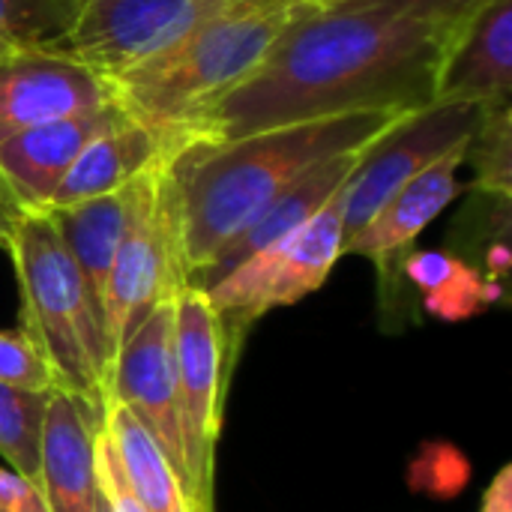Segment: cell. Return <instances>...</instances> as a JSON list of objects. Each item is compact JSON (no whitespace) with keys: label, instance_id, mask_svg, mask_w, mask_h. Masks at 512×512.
Wrapping results in <instances>:
<instances>
[{"label":"cell","instance_id":"9a60e30c","mask_svg":"<svg viewBox=\"0 0 512 512\" xmlns=\"http://www.w3.org/2000/svg\"><path fill=\"white\" fill-rule=\"evenodd\" d=\"M512 0H483L462 24L438 75L435 102H510Z\"/></svg>","mask_w":512,"mask_h":512},{"label":"cell","instance_id":"cb8c5ba5","mask_svg":"<svg viewBox=\"0 0 512 512\" xmlns=\"http://www.w3.org/2000/svg\"><path fill=\"white\" fill-rule=\"evenodd\" d=\"M0 384L36 393L57 390L51 369L21 330H0Z\"/></svg>","mask_w":512,"mask_h":512},{"label":"cell","instance_id":"7402d4cb","mask_svg":"<svg viewBox=\"0 0 512 512\" xmlns=\"http://www.w3.org/2000/svg\"><path fill=\"white\" fill-rule=\"evenodd\" d=\"M81 0H0V51L57 48Z\"/></svg>","mask_w":512,"mask_h":512},{"label":"cell","instance_id":"d6986e66","mask_svg":"<svg viewBox=\"0 0 512 512\" xmlns=\"http://www.w3.org/2000/svg\"><path fill=\"white\" fill-rule=\"evenodd\" d=\"M102 429L108 432L114 453L120 459V471L126 477V486L132 498L141 504L144 512H195L189 504L186 486L162 447L153 441V435L135 420L132 411H126L117 402L105 405Z\"/></svg>","mask_w":512,"mask_h":512},{"label":"cell","instance_id":"4fadbf2b","mask_svg":"<svg viewBox=\"0 0 512 512\" xmlns=\"http://www.w3.org/2000/svg\"><path fill=\"white\" fill-rule=\"evenodd\" d=\"M120 117L123 108L108 102L96 111L39 123L0 141V192L18 210H45L78 153Z\"/></svg>","mask_w":512,"mask_h":512},{"label":"cell","instance_id":"52a82bcc","mask_svg":"<svg viewBox=\"0 0 512 512\" xmlns=\"http://www.w3.org/2000/svg\"><path fill=\"white\" fill-rule=\"evenodd\" d=\"M174 360L189 501L195 512H213L216 447L231 375L225 369L219 318L198 288H183L174 300Z\"/></svg>","mask_w":512,"mask_h":512},{"label":"cell","instance_id":"83f0119b","mask_svg":"<svg viewBox=\"0 0 512 512\" xmlns=\"http://www.w3.org/2000/svg\"><path fill=\"white\" fill-rule=\"evenodd\" d=\"M318 3H324V0H318ZM444 3H450V6H456V9H477L483 0H444Z\"/></svg>","mask_w":512,"mask_h":512},{"label":"cell","instance_id":"277c9868","mask_svg":"<svg viewBox=\"0 0 512 512\" xmlns=\"http://www.w3.org/2000/svg\"><path fill=\"white\" fill-rule=\"evenodd\" d=\"M3 249L18 279V330L51 369L57 390L75 393L105 414L111 366L99 309L48 210H21Z\"/></svg>","mask_w":512,"mask_h":512},{"label":"cell","instance_id":"3957f363","mask_svg":"<svg viewBox=\"0 0 512 512\" xmlns=\"http://www.w3.org/2000/svg\"><path fill=\"white\" fill-rule=\"evenodd\" d=\"M315 0H234L204 18L153 60L108 81L114 102L165 132L183 150L186 135L222 96L243 84L279 33Z\"/></svg>","mask_w":512,"mask_h":512},{"label":"cell","instance_id":"603a6c76","mask_svg":"<svg viewBox=\"0 0 512 512\" xmlns=\"http://www.w3.org/2000/svg\"><path fill=\"white\" fill-rule=\"evenodd\" d=\"M510 144V102L489 105L477 135L468 144L465 162H474V168H477V189H483L501 201H510L512 189Z\"/></svg>","mask_w":512,"mask_h":512},{"label":"cell","instance_id":"ba28073f","mask_svg":"<svg viewBox=\"0 0 512 512\" xmlns=\"http://www.w3.org/2000/svg\"><path fill=\"white\" fill-rule=\"evenodd\" d=\"M489 105L480 102H432L399 117L363 153L342 186L345 240L357 234L408 180L441 156L468 147Z\"/></svg>","mask_w":512,"mask_h":512},{"label":"cell","instance_id":"7a4b0ae2","mask_svg":"<svg viewBox=\"0 0 512 512\" xmlns=\"http://www.w3.org/2000/svg\"><path fill=\"white\" fill-rule=\"evenodd\" d=\"M402 111H357L192 144L171 159L189 285L270 201L306 171L369 147Z\"/></svg>","mask_w":512,"mask_h":512},{"label":"cell","instance_id":"8992f818","mask_svg":"<svg viewBox=\"0 0 512 512\" xmlns=\"http://www.w3.org/2000/svg\"><path fill=\"white\" fill-rule=\"evenodd\" d=\"M342 189L294 234L252 255L225 279L207 288L225 342V369L231 375L240 345L255 321L267 312L294 306L318 291L342 258Z\"/></svg>","mask_w":512,"mask_h":512},{"label":"cell","instance_id":"5b68a950","mask_svg":"<svg viewBox=\"0 0 512 512\" xmlns=\"http://www.w3.org/2000/svg\"><path fill=\"white\" fill-rule=\"evenodd\" d=\"M129 189V225L111 264L102 300V342L108 366L114 363L120 342L156 306L177 300V294L189 288L171 159L135 177Z\"/></svg>","mask_w":512,"mask_h":512},{"label":"cell","instance_id":"6da1fadb","mask_svg":"<svg viewBox=\"0 0 512 512\" xmlns=\"http://www.w3.org/2000/svg\"><path fill=\"white\" fill-rule=\"evenodd\" d=\"M471 12L444 0H315L186 141L216 144L357 111H420L438 99L441 66Z\"/></svg>","mask_w":512,"mask_h":512},{"label":"cell","instance_id":"d4e9b609","mask_svg":"<svg viewBox=\"0 0 512 512\" xmlns=\"http://www.w3.org/2000/svg\"><path fill=\"white\" fill-rule=\"evenodd\" d=\"M0 512H48V507L33 480L0 468Z\"/></svg>","mask_w":512,"mask_h":512},{"label":"cell","instance_id":"2e32d148","mask_svg":"<svg viewBox=\"0 0 512 512\" xmlns=\"http://www.w3.org/2000/svg\"><path fill=\"white\" fill-rule=\"evenodd\" d=\"M366 150V147H363ZM345 153V156H336L312 171H306L297 183H291L276 201H270L234 240H228L216 258L192 279L189 288H198V291H207L213 288L219 279H225L234 267H240L243 261H249L252 255L276 246L279 240H285L288 234H294L297 228H303L345 183L348 177L354 174L357 162H360V153Z\"/></svg>","mask_w":512,"mask_h":512},{"label":"cell","instance_id":"f1b7e54d","mask_svg":"<svg viewBox=\"0 0 512 512\" xmlns=\"http://www.w3.org/2000/svg\"><path fill=\"white\" fill-rule=\"evenodd\" d=\"M96 489H99V486H96ZM93 512H111V510H108V504H105V498H102V495L96 498V507H93Z\"/></svg>","mask_w":512,"mask_h":512},{"label":"cell","instance_id":"4316f807","mask_svg":"<svg viewBox=\"0 0 512 512\" xmlns=\"http://www.w3.org/2000/svg\"><path fill=\"white\" fill-rule=\"evenodd\" d=\"M18 213H21V210L0 192V249H3V243H6V237H9V231H12Z\"/></svg>","mask_w":512,"mask_h":512},{"label":"cell","instance_id":"9c48e42d","mask_svg":"<svg viewBox=\"0 0 512 512\" xmlns=\"http://www.w3.org/2000/svg\"><path fill=\"white\" fill-rule=\"evenodd\" d=\"M228 3L234 0H81L69 33L54 51L114 81L168 51Z\"/></svg>","mask_w":512,"mask_h":512},{"label":"cell","instance_id":"ffe728a7","mask_svg":"<svg viewBox=\"0 0 512 512\" xmlns=\"http://www.w3.org/2000/svg\"><path fill=\"white\" fill-rule=\"evenodd\" d=\"M402 276L423 291L426 309L441 321H465L501 294L495 282L447 252H411L402 264Z\"/></svg>","mask_w":512,"mask_h":512},{"label":"cell","instance_id":"30bf717a","mask_svg":"<svg viewBox=\"0 0 512 512\" xmlns=\"http://www.w3.org/2000/svg\"><path fill=\"white\" fill-rule=\"evenodd\" d=\"M108 402L123 405L153 435L186 495V456L177 405V360H174V300L156 306L117 348L108 378ZM192 504V501H189Z\"/></svg>","mask_w":512,"mask_h":512},{"label":"cell","instance_id":"ac0fdd59","mask_svg":"<svg viewBox=\"0 0 512 512\" xmlns=\"http://www.w3.org/2000/svg\"><path fill=\"white\" fill-rule=\"evenodd\" d=\"M66 252L72 255L102 321V300H105V285L111 264L117 258L120 240L129 225V210H132V189L123 186L117 192L87 198L78 204H63V207H45Z\"/></svg>","mask_w":512,"mask_h":512},{"label":"cell","instance_id":"44dd1931","mask_svg":"<svg viewBox=\"0 0 512 512\" xmlns=\"http://www.w3.org/2000/svg\"><path fill=\"white\" fill-rule=\"evenodd\" d=\"M54 390L36 393L24 387L0 384V456L9 471L39 480V450H42V426L45 408Z\"/></svg>","mask_w":512,"mask_h":512},{"label":"cell","instance_id":"484cf974","mask_svg":"<svg viewBox=\"0 0 512 512\" xmlns=\"http://www.w3.org/2000/svg\"><path fill=\"white\" fill-rule=\"evenodd\" d=\"M480 512H512V465H504L489 483Z\"/></svg>","mask_w":512,"mask_h":512},{"label":"cell","instance_id":"5bb4252c","mask_svg":"<svg viewBox=\"0 0 512 512\" xmlns=\"http://www.w3.org/2000/svg\"><path fill=\"white\" fill-rule=\"evenodd\" d=\"M102 414L75 393L54 390L45 408L39 450V492L48 512H93L96 489V435Z\"/></svg>","mask_w":512,"mask_h":512},{"label":"cell","instance_id":"e0dca14e","mask_svg":"<svg viewBox=\"0 0 512 512\" xmlns=\"http://www.w3.org/2000/svg\"><path fill=\"white\" fill-rule=\"evenodd\" d=\"M183 147L165 132L129 117L123 111L108 129H102L69 165L60 186L51 195L48 207L78 204L87 198H99L129 186L144 171L156 168L165 159L180 156Z\"/></svg>","mask_w":512,"mask_h":512},{"label":"cell","instance_id":"8fae6325","mask_svg":"<svg viewBox=\"0 0 512 512\" xmlns=\"http://www.w3.org/2000/svg\"><path fill=\"white\" fill-rule=\"evenodd\" d=\"M108 102V81L54 48L0 51V141Z\"/></svg>","mask_w":512,"mask_h":512},{"label":"cell","instance_id":"7c38bea8","mask_svg":"<svg viewBox=\"0 0 512 512\" xmlns=\"http://www.w3.org/2000/svg\"><path fill=\"white\" fill-rule=\"evenodd\" d=\"M468 147H459L438 162H432L426 171H420L414 180H408L357 234H351L342 243V255H360L375 264L384 300L396 294L402 279V264L411 255L414 240L453 204L459 195V168L465 165Z\"/></svg>","mask_w":512,"mask_h":512}]
</instances>
